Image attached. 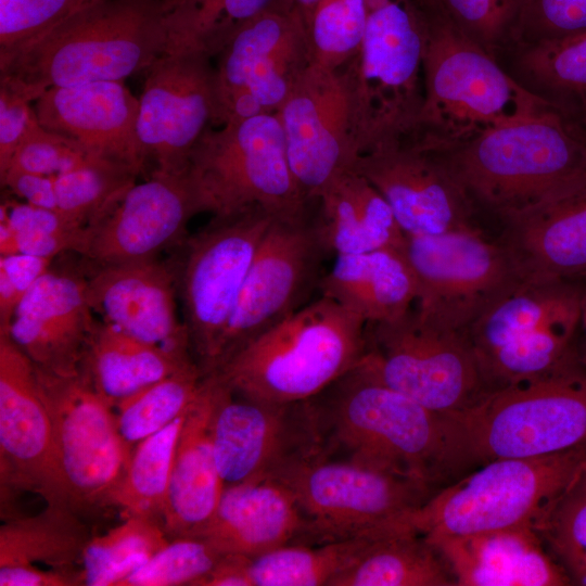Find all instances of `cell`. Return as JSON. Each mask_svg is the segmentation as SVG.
<instances>
[{"label": "cell", "instance_id": "obj_60", "mask_svg": "<svg viewBox=\"0 0 586 586\" xmlns=\"http://www.w3.org/2000/svg\"><path fill=\"white\" fill-rule=\"evenodd\" d=\"M578 130H579V131L583 133V136L586 138V126L579 128Z\"/></svg>", "mask_w": 586, "mask_h": 586}, {"label": "cell", "instance_id": "obj_54", "mask_svg": "<svg viewBox=\"0 0 586 586\" xmlns=\"http://www.w3.org/2000/svg\"><path fill=\"white\" fill-rule=\"evenodd\" d=\"M277 0H225L207 51L214 56L242 24L271 7Z\"/></svg>", "mask_w": 586, "mask_h": 586}, {"label": "cell", "instance_id": "obj_56", "mask_svg": "<svg viewBox=\"0 0 586 586\" xmlns=\"http://www.w3.org/2000/svg\"><path fill=\"white\" fill-rule=\"evenodd\" d=\"M251 561L252 558L243 555L224 553L196 586H254Z\"/></svg>", "mask_w": 586, "mask_h": 586}, {"label": "cell", "instance_id": "obj_8", "mask_svg": "<svg viewBox=\"0 0 586 586\" xmlns=\"http://www.w3.org/2000/svg\"><path fill=\"white\" fill-rule=\"evenodd\" d=\"M581 296L572 280H525L468 328L489 393L583 366L573 346Z\"/></svg>", "mask_w": 586, "mask_h": 586}, {"label": "cell", "instance_id": "obj_22", "mask_svg": "<svg viewBox=\"0 0 586 586\" xmlns=\"http://www.w3.org/2000/svg\"><path fill=\"white\" fill-rule=\"evenodd\" d=\"M202 213L187 173L152 171L119 192L85 227L78 254L98 265L154 258L181 240L189 220Z\"/></svg>", "mask_w": 586, "mask_h": 586}, {"label": "cell", "instance_id": "obj_48", "mask_svg": "<svg viewBox=\"0 0 586 586\" xmlns=\"http://www.w3.org/2000/svg\"><path fill=\"white\" fill-rule=\"evenodd\" d=\"M585 30L586 0H525L511 47Z\"/></svg>", "mask_w": 586, "mask_h": 586}, {"label": "cell", "instance_id": "obj_29", "mask_svg": "<svg viewBox=\"0 0 586 586\" xmlns=\"http://www.w3.org/2000/svg\"><path fill=\"white\" fill-rule=\"evenodd\" d=\"M221 553L257 557L306 544L307 527L290 488L275 476L226 485L208 523L195 535Z\"/></svg>", "mask_w": 586, "mask_h": 586}, {"label": "cell", "instance_id": "obj_12", "mask_svg": "<svg viewBox=\"0 0 586 586\" xmlns=\"http://www.w3.org/2000/svg\"><path fill=\"white\" fill-rule=\"evenodd\" d=\"M384 384L440 413H458L489 390L468 330L444 327L415 305L404 315L366 323L360 361Z\"/></svg>", "mask_w": 586, "mask_h": 586}, {"label": "cell", "instance_id": "obj_40", "mask_svg": "<svg viewBox=\"0 0 586 586\" xmlns=\"http://www.w3.org/2000/svg\"><path fill=\"white\" fill-rule=\"evenodd\" d=\"M153 519L129 517L107 533L90 538L81 556L82 585L119 586L169 540Z\"/></svg>", "mask_w": 586, "mask_h": 586}, {"label": "cell", "instance_id": "obj_52", "mask_svg": "<svg viewBox=\"0 0 586 586\" xmlns=\"http://www.w3.org/2000/svg\"><path fill=\"white\" fill-rule=\"evenodd\" d=\"M0 225L17 232L82 234L84 225L53 209L16 199H4L0 206Z\"/></svg>", "mask_w": 586, "mask_h": 586}, {"label": "cell", "instance_id": "obj_32", "mask_svg": "<svg viewBox=\"0 0 586 586\" xmlns=\"http://www.w3.org/2000/svg\"><path fill=\"white\" fill-rule=\"evenodd\" d=\"M498 61L523 88L576 128L586 126V30L515 44Z\"/></svg>", "mask_w": 586, "mask_h": 586}, {"label": "cell", "instance_id": "obj_39", "mask_svg": "<svg viewBox=\"0 0 586 586\" xmlns=\"http://www.w3.org/2000/svg\"><path fill=\"white\" fill-rule=\"evenodd\" d=\"M206 375L196 362L119 402L116 422L131 449L186 415L200 397Z\"/></svg>", "mask_w": 586, "mask_h": 586}, {"label": "cell", "instance_id": "obj_33", "mask_svg": "<svg viewBox=\"0 0 586 586\" xmlns=\"http://www.w3.org/2000/svg\"><path fill=\"white\" fill-rule=\"evenodd\" d=\"M317 201L322 234L334 255L404 247L406 235L390 205L357 171L341 175Z\"/></svg>", "mask_w": 586, "mask_h": 586}, {"label": "cell", "instance_id": "obj_25", "mask_svg": "<svg viewBox=\"0 0 586 586\" xmlns=\"http://www.w3.org/2000/svg\"><path fill=\"white\" fill-rule=\"evenodd\" d=\"M40 125L95 158L138 175L146 164L137 133L139 98L124 81H95L46 90L34 101Z\"/></svg>", "mask_w": 586, "mask_h": 586}, {"label": "cell", "instance_id": "obj_10", "mask_svg": "<svg viewBox=\"0 0 586 586\" xmlns=\"http://www.w3.org/2000/svg\"><path fill=\"white\" fill-rule=\"evenodd\" d=\"M270 476L294 495L308 545L410 528V515L435 494L409 477L317 449Z\"/></svg>", "mask_w": 586, "mask_h": 586}, {"label": "cell", "instance_id": "obj_34", "mask_svg": "<svg viewBox=\"0 0 586 586\" xmlns=\"http://www.w3.org/2000/svg\"><path fill=\"white\" fill-rule=\"evenodd\" d=\"M196 362L137 340L97 320L85 349L80 372L115 407L123 399Z\"/></svg>", "mask_w": 586, "mask_h": 586}, {"label": "cell", "instance_id": "obj_57", "mask_svg": "<svg viewBox=\"0 0 586 586\" xmlns=\"http://www.w3.org/2000/svg\"><path fill=\"white\" fill-rule=\"evenodd\" d=\"M319 0H277L278 3L296 9L303 16L306 26Z\"/></svg>", "mask_w": 586, "mask_h": 586}, {"label": "cell", "instance_id": "obj_43", "mask_svg": "<svg viewBox=\"0 0 586 586\" xmlns=\"http://www.w3.org/2000/svg\"><path fill=\"white\" fill-rule=\"evenodd\" d=\"M366 0H319L307 25L313 63L337 68L360 50Z\"/></svg>", "mask_w": 586, "mask_h": 586}, {"label": "cell", "instance_id": "obj_31", "mask_svg": "<svg viewBox=\"0 0 586 586\" xmlns=\"http://www.w3.org/2000/svg\"><path fill=\"white\" fill-rule=\"evenodd\" d=\"M319 294L369 323L408 311L416 304L418 285L404 247H386L335 255Z\"/></svg>", "mask_w": 586, "mask_h": 586}, {"label": "cell", "instance_id": "obj_51", "mask_svg": "<svg viewBox=\"0 0 586 586\" xmlns=\"http://www.w3.org/2000/svg\"><path fill=\"white\" fill-rule=\"evenodd\" d=\"M40 125L31 102L0 84V176L17 149Z\"/></svg>", "mask_w": 586, "mask_h": 586}, {"label": "cell", "instance_id": "obj_13", "mask_svg": "<svg viewBox=\"0 0 586 586\" xmlns=\"http://www.w3.org/2000/svg\"><path fill=\"white\" fill-rule=\"evenodd\" d=\"M331 251L309 209L273 217L254 256L228 328L216 353L215 373L247 344L311 302ZM209 374V375H211Z\"/></svg>", "mask_w": 586, "mask_h": 586}, {"label": "cell", "instance_id": "obj_21", "mask_svg": "<svg viewBox=\"0 0 586 586\" xmlns=\"http://www.w3.org/2000/svg\"><path fill=\"white\" fill-rule=\"evenodd\" d=\"M214 377L217 387L211 436L225 485L273 475L316 449L306 400L277 404L251 399Z\"/></svg>", "mask_w": 586, "mask_h": 586}, {"label": "cell", "instance_id": "obj_47", "mask_svg": "<svg viewBox=\"0 0 586 586\" xmlns=\"http://www.w3.org/2000/svg\"><path fill=\"white\" fill-rule=\"evenodd\" d=\"M97 161L102 160L90 155L71 139L39 125L17 149L0 178L9 171L59 176Z\"/></svg>", "mask_w": 586, "mask_h": 586}, {"label": "cell", "instance_id": "obj_46", "mask_svg": "<svg viewBox=\"0 0 586 586\" xmlns=\"http://www.w3.org/2000/svg\"><path fill=\"white\" fill-rule=\"evenodd\" d=\"M103 0H0V66L26 44Z\"/></svg>", "mask_w": 586, "mask_h": 586}, {"label": "cell", "instance_id": "obj_36", "mask_svg": "<svg viewBox=\"0 0 586 586\" xmlns=\"http://www.w3.org/2000/svg\"><path fill=\"white\" fill-rule=\"evenodd\" d=\"M89 539L72 507L47 505L38 514L14 518L1 525L0 566L75 569Z\"/></svg>", "mask_w": 586, "mask_h": 586}, {"label": "cell", "instance_id": "obj_3", "mask_svg": "<svg viewBox=\"0 0 586 586\" xmlns=\"http://www.w3.org/2000/svg\"><path fill=\"white\" fill-rule=\"evenodd\" d=\"M475 211L504 219L586 175V138L553 109L430 151Z\"/></svg>", "mask_w": 586, "mask_h": 586}, {"label": "cell", "instance_id": "obj_44", "mask_svg": "<svg viewBox=\"0 0 586 586\" xmlns=\"http://www.w3.org/2000/svg\"><path fill=\"white\" fill-rule=\"evenodd\" d=\"M222 555L200 536L173 538L119 586H196Z\"/></svg>", "mask_w": 586, "mask_h": 586}, {"label": "cell", "instance_id": "obj_6", "mask_svg": "<svg viewBox=\"0 0 586 586\" xmlns=\"http://www.w3.org/2000/svg\"><path fill=\"white\" fill-rule=\"evenodd\" d=\"M448 415L460 476L494 459L586 445V368L491 392Z\"/></svg>", "mask_w": 586, "mask_h": 586}, {"label": "cell", "instance_id": "obj_7", "mask_svg": "<svg viewBox=\"0 0 586 586\" xmlns=\"http://www.w3.org/2000/svg\"><path fill=\"white\" fill-rule=\"evenodd\" d=\"M586 467V445L565 451L485 462L433 494L409 518L423 537L515 526L536 531Z\"/></svg>", "mask_w": 586, "mask_h": 586}, {"label": "cell", "instance_id": "obj_1", "mask_svg": "<svg viewBox=\"0 0 586 586\" xmlns=\"http://www.w3.org/2000/svg\"><path fill=\"white\" fill-rule=\"evenodd\" d=\"M321 454L415 480L459 477L449 415L392 388L361 362L306 400Z\"/></svg>", "mask_w": 586, "mask_h": 586}, {"label": "cell", "instance_id": "obj_5", "mask_svg": "<svg viewBox=\"0 0 586 586\" xmlns=\"http://www.w3.org/2000/svg\"><path fill=\"white\" fill-rule=\"evenodd\" d=\"M365 329L364 320L320 295L213 374L243 397L277 404L304 402L361 361Z\"/></svg>", "mask_w": 586, "mask_h": 586}, {"label": "cell", "instance_id": "obj_30", "mask_svg": "<svg viewBox=\"0 0 586 586\" xmlns=\"http://www.w3.org/2000/svg\"><path fill=\"white\" fill-rule=\"evenodd\" d=\"M216 387V378L206 375L179 433L161 521L170 539L198 535L213 517L226 486L211 436Z\"/></svg>", "mask_w": 586, "mask_h": 586}, {"label": "cell", "instance_id": "obj_4", "mask_svg": "<svg viewBox=\"0 0 586 586\" xmlns=\"http://www.w3.org/2000/svg\"><path fill=\"white\" fill-rule=\"evenodd\" d=\"M429 33L420 112L404 131L435 151L551 109L523 88L492 54L468 38L442 8H424Z\"/></svg>", "mask_w": 586, "mask_h": 586}, {"label": "cell", "instance_id": "obj_19", "mask_svg": "<svg viewBox=\"0 0 586 586\" xmlns=\"http://www.w3.org/2000/svg\"><path fill=\"white\" fill-rule=\"evenodd\" d=\"M353 170L385 199L406 237L477 227L471 201L444 165L406 133L371 138Z\"/></svg>", "mask_w": 586, "mask_h": 586}, {"label": "cell", "instance_id": "obj_11", "mask_svg": "<svg viewBox=\"0 0 586 586\" xmlns=\"http://www.w3.org/2000/svg\"><path fill=\"white\" fill-rule=\"evenodd\" d=\"M291 170L310 203L352 170L370 133L357 55L328 68L311 63L276 112Z\"/></svg>", "mask_w": 586, "mask_h": 586}, {"label": "cell", "instance_id": "obj_26", "mask_svg": "<svg viewBox=\"0 0 586 586\" xmlns=\"http://www.w3.org/2000/svg\"><path fill=\"white\" fill-rule=\"evenodd\" d=\"M88 303L86 278L49 269L17 305L7 329L34 365L48 373H80L95 318Z\"/></svg>", "mask_w": 586, "mask_h": 586}, {"label": "cell", "instance_id": "obj_49", "mask_svg": "<svg viewBox=\"0 0 586 586\" xmlns=\"http://www.w3.org/2000/svg\"><path fill=\"white\" fill-rule=\"evenodd\" d=\"M225 0H174L168 17L166 53L190 49L207 51Z\"/></svg>", "mask_w": 586, "mask_h": 586}, {"label": "cell", "instance_id": "obj_18", "mask_svg": "<svg viewBox=\"0 0 586 586\" xmlns=\"http://www.w3.org/2000/svg\"><path fill=\"white\" fill-rule=\"evenodd\" d=\"M428 33V14L418 0H366L357 71L370 120L368 140L406 131L416 120Z\"/></svg>", "mask_w": 586, "mask_h": 586}, {"label": "cell", "instance_id": "obj_2", "mask_svg": "<svg viewBox=\"0 0 586 586\" xmlns=\"http://www.w3.org/2000/svg\"><path fill=\"white\" fill-rule=\"evenodd\" d=\"M173 0H103L55 25L0 66V84L34 102L46 90L124 81L166 53Z\"/></svg>", "mask_w": 586, "mask_h": 586}, {"label": "cell", "instance_id": "obj_45", "mask_svg": "<svg viewBox=\"0 0 586 586\" xmlns=\"http://www.w3.org/2000/svg\"><path fill=\"white\" fill-rule=\"evenodd\" d=\"M525 0H442L448 18L498 60L513 43Z\"/></svg>", "mask_w": 586, "mask_h": 586}, {"label": "cell", "instance_id": "obj_42", "mask_svg": "<svg viewBox=\"0 0 586 586\" xmlns=\"http://www.w3.org/2000/svg\"><path fill=\"white\" fill-rule=\"evenodd\" d=\"M137 176L133 170L106 161L52 176L56 211L87 226L119 192L136 182Z\"/></svg>", "mask_w": 586, "mask_h": 586}, {"label": "cell", "instance_id": "obj_28", "mask_svg": "<svg viewBox=\"0 0 586 586\" xmlns=\"http://www.w3.org/2000/svg\"><path fill=\"white\" fill-rule=\"evenodd\" d=\"M457 586H565L572 582L532 526L424 537Z\"/></svg>", "mask_w": 586, "mask_h": 586}, {"label": "cell", "instance_id": "obj_16", "mask_svg": "<svg viewBox=\"0 0 586 586\" xmlns=\"http://www.w3.org/2000/svg\"><path fill=\"white\" fill-rule=\"evenodd\" d=\"M418 285L417 310L456 330L468 328L524 280L504 242L479 228L406 237Z\"/></svg>", "mask_w": 586, "mask_h": 586}, {"label": "cell", "instance_id": "obj_17", "mask_svg": "<svg viewBox=\"0 0 586 586\" xmlns=\"http://www.w3.org/2000/svg\"><path fill=\"white\" fill-rule=\"evenodd\" d=\"M36 371L71 507L109 505L132 451L120 436L114 407L81 372L59 377Z\"/></svg>", "mask_w": 586, "mask_h": 586}, {"label": "cell", "instance_id": "obj_58", "mask_svg": "<svg viewBox=\"0 0 586 586\" xmlns=\"http://www.w3.org/2000/svg\"><path fill=\"white\" fill-rule=\"evenodd\" d=\"M579 327L584 332V347L579 354L581 364L586 368V286H582Z\"/></svg>", "mask_w": 586, "mask_h": 586}, {"label": "cell", "instance_id": "obj_14", "mask_svg": "<svg viewBox=\"0 0 586 586\" xmlns=\"http://www.w3.org/2000/svg\"><path fill=\"white\" fill-rule=\"evenodd\" d=\"M214 58L215 126L276 113L313 63L302 14L278 3L239 26Z\"/></svg>", "mask_w": 586, "mask_h": 586}, {"label": "cell", "instance_id": "obj_20", "mask_svg": "<svg viewBox=\"0 0 586 586\" xmlns=\"http://www.w3.org/2000/svg\"><path fill=\"white\" fill-rule=\"evenodd\" d=\"M212 59L202 49L165 53L144 72L137 133L152 171H186L191 151L212 125Z\"/></svg>", "mask_w": 586, "mask_h": 586}, {"label": "cell", "instance_id": "obj_55", "mask_svg": "<svg viewBox=\"0 0 586 586\" xmlns=\"http://www.w3.org/2000/svg\"><path fill=\"white\" fill-rule=\"evenodd\" d=\"M0 180L1 186L8 188L20 200L39 207L56 211L52 176L9 171Z\"/></svg>", "mask_w": 586, "mask_h": 586}, {"label": "cell", "instance_id": "obj_35", "mask_svg": "<svg viewBox=\"0 0 586 586\" xmlns=\"http://www.w3.org/2000/svg\"><path fill=\"white\" fill-rule=\"evenodd\" d=\"M438 552L423 536L399 528L377 536L331 586H455Z\"/></svg>", "mask_w": 586, "mask_h": 586}, {"label": "cell", "instance_id": "obj_41", "mask_svg": "<svg viewBox=\"0 0 586 586\" xmlns=\"http://www.w3.org/2000/svg\"><path fill=\"white\" fill-rule=\"evenodd\" d=\"M572 584L586 585V467L537 528Z\"/></svg>", "mask_w": 586, "mask_h": 586}, {"label": "cell", "instance_id": "obj_9", "mask_svg": "<svg viewBox=\"0 0 586 586\" xmlns=\"http://www.w3.org/2000/svg\"><path fill=\"white\" fill-rule=\"evenodd\" d=\"M217 127L206 128L187 165L202 212L222 216L259 206L276 217H294L309 209L276 113Z\"/></svg>", "mask_w": 586, "mask_h": 586}, {"label": "cell", "instance_id": "obj_24", "mask_svg": "<svg viewBox=\"0 0 586 586\" xmlns=\"http://www.w3.org/2000/svg\"><path fill=\"white\" fill-rule=\"evenodd\" d=\"M175 273L154 258L99 265L86 278L87 298L104 323L181 356L191 343L177 315Z\"/></svg>", "mask_w": 586, "mask_h": 586}, {"label": "cell", "instance_id": "obj_23", "mask_svg": "<svg viewBox=\"0 0 586 586\" xmlns=\"http://www.w3.org/2000/svg\"><path fill=\"white\" fill-rule=\"evenodd\" d=\"M1 485L33 492L47 505L69 506L56 460L49 411L36 366L0 331Z\"/></svg>", "mask_w": 586, "mask_h": 586}, {"label": "cell", "instance_id": "obj_50", "mask_svg": "<svg viewBox=\"0 0 586 586\" xmlns=\"http://www.w3.org/2000/svg\"><path fill=\"white\" fill-rule=\"evenodd\" d=\"M51 262L23 253L0 256V330L7 329L17 305L50 269Z\"/></svg>", "mask_w": 586, "mask_h": 586}, {"label": "cell", "instance_id": "obj_27", "mask_svg": "<svg viewBox=\"0 0 586 586\" xmlns=\"http://www.w3.org/2000/svg\"><path fill=\"white\" fill-rule=\"evenodd\" d=\"M500 221L498 238L524 280L586 277V175Z\"/></svg>", "mask_w": 586, "mask_h": 586}, {"label": "cell", "instance_id": "obj_15", "mask_svg": "<svg viewBox=\"0 0 586 586\" xmlns=\"http://www.w3.org/2000/svg\"><path fill=\"white\" fill-rule=\"evenodd\" d=\"M273 217L259 206L213 216L187 240L180 271L183 322L205 375L213 371L220 341Z\"/></svg>", "mask_w": 586, "mask_h": 586}, {"label": "cell", "instance_id": "obj_38", "mask_svg": "<svg viewBox=\"0 0 586 586\" xmlns=\"http://www.w3.org/2000/svg\"><path fill=\"white\" fill-rule=\"evenodd\" d=\"M184 416L133 447L128 467L109 501L125 518L142 517L161 523Z\"/></svg>", "mask_w": 586, "mask_h": 586}, {"label": "cell", "instance_id": "obj_53", "mask_svg": "<svg viewBox=\"0 0 586 586\" xmlns=\"http://www.w3.org/2000/svg\"><path fill=\"white\" fill-rule=\"evenodd\" d=\"M82 585L81 569L40 568L39 565L0 566V586Z\"/></svg>", "mask_w": 586, "mask_h": 586}, {"label": "cell", "instance_id": "obj_37", "mask_svg": "<svg viewBox=\"0 0 586 586\" xmlns=\"http://www.w3.org/2000/svg\"><path fill=\"white\" fill-rule=\"evenodd\" d=\"M390 532V531H388ZM386 533V532H384ZM322 544H290L252 558L254 586H331L381 535Z\"/></svg>", "mask_w": 586, "mask_h": 586}, {"label": "cell", "instance_id": "obj_59", "mask_svg": "<svg viewBox=\"0 0 586 586\" xmlns=\"http://www.w3.org/2000/svg\"><path fill=\"white\" fill-rule=\"evenodd\" d=\"M441 1L442 0H418V2L424 7V8H442L441 7Z\"/></svg>", "mask_w": 586, "mask_h": 586}]
</instances>
